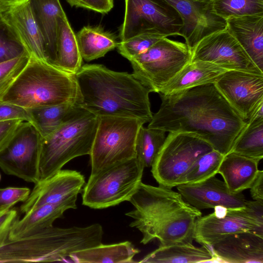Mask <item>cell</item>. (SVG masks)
I'll list each match as a JSON object with an SVG mask.
<instances>
[{
	"label": "cell",
	"instance_id": "cell-11",
	"mask_svg": "<svg viewBox=\"0 0 263 263\" xmlns=\"http://www.w3.org/2000/svg\"><path fill=\"white\" fill-rule=\"evenodd\" d=\"M212 149L210 144L195 135L168 133L151 166V172L159 185L169 188L177 186L182 184L194 161Z\"/></svg>",
	"mask_w": 263,
	"mask_h": 263
},
{
	"label": "cell",
	"instance_id": "cell-4",
	"mask_svg": "<svg viewBox=\"0 0 263 263\" xmlns=\"http://www.w3.org/2000/svg\"><path fill=\"white\" fill-rule=\"evenodd\" d=\"M102 227L53 226L8 240L0 246V263L63 261L76 251L102 243Z\"/></svg>",
	"mask_w": 263,
	"mask_h": 263
},
{
	"label": "cell",
	"instance_id": "cell-38",
	"mask_svg": "<svg viewBox=\"0 0 263 263\" xmlns=\"http://www.w3.org/2000/svg\"><path fill=\"white\" fill-rule=\"evenodd\" d=\"M30 190L26 187H7L0 189V212L9 210L15 204L24 202Z\"/></svg>",
	"mask_w": 263,
	"mask_h": 263
},
{
	"label": "cell",
	"instance_id": "cell-18",
	"mask_svg": "<svg viewBox=\"0 0 263 263\" xmlns=\"http://www.w3.org/2000/svg\"><path fill=\"white\" fill-rule=\"evenodd\" d=\"M1 18L29 55L49 62L44 40L29 0H10L8 10Z\"/></svg>",
	"mask_w": 263,
	"mask_h": 263
},
{
	"label": "cell",
	"instance_id": "cell-40",
	"mask_svg": "<svg viewBox=\"0 0 263 263\" xmlns=\"http://www.w3.org/2000/svg\"><path fill=\"white\" fill-rule=\"evenodd\" d=\"M21 119L31 123L28 110L14 104L0 102V121Z\"/></svg>",
	"mask_w": 263,
	"mask_h": 263
},
{
	"label": "cell",
	"instance_id": "cell-20",
	"mask_svg": "<svg viewBox=\"0 0 263 263\" xmlns=\"http://www.w3.org/2000/svg\"><path fill=\"white\" fill-rule=\"evenodd\" d=\"M217 261L263 263V235L242 232L225 236L210 246Z\"/></svg>",
	"mask_w": 263,
	"mask_h": 263
},
{
	"label": "cell",
	"instance_id": "cell-1",
	"mask_svg": "<svg viewBox=\"0 0 263 263\" xmlns=\"http://www.w3.org/2000/svg\"><path fill=\"white\" fill-rule=\"evenodd\" d=\"M159 95L160 106L147 127L195 135L224 156L247 124L215 83Z\"/></svg>",
	"mask_w": 263,
	"mask_h": 263
},
{
	"label": "cell",
	"instance_id": "cell-3",
	"mask_svg": "<svg viewBox=\"0 0 263 263\" xmlns=\"http://www.w3.org/2000/svg\"><path fill=\"white\" fill-rule=\"evenodd\" d=\"M79 104L98 117L133 118L149 122L151 91L132 74L102 65L82 66L75 74Z\"/></svg>",
	"mask_w": 263,
	"mask_h": 263
},
{
	"label": "cell",
	"instance_id": "cell-25",
	"mask_svg": "<svg viewBox=\"0 0 263 263\" xmlns=\"http://www.w3.org/2000/svg\"><path fill=\"white\" fill-rule=\"evenodd\" d=\"M77 208L74 202L42 205L25 214L22 219H16L11 228L8 240H14L51 227L55 220L63 217L66 210Z\"/></svg>",
	"mask_w": 263,
	"mask_h": 263
},
{
	"label": "cell",
	"instance_id": "cell-10",
	"mask_svg": "<svg viewBox=\"0 0 263 263\" xmlns=\"http://www.w3.org/2000/svg\"><path fill=\"white\" fill-rule=\"evenodd\" d=\"M214 209V212L195 221L193 238L199 244L210 247L225 236L242 232L263 235V200L247 201L239 209Z\"/></svg>",
	"mask_w": 263,
	"mask_h": 263
},
{
	"label": "cell",
	"instance_id": "cell-45",
	"mask_svg": "<svg viewBox=\"0 0 263 263\" xmlns=\"http://www.w3.org/2000/svg\"><path fill=\"white\" fill-rule=\"evenodd\" d=\"M192 1L201 3H203V4H209L211 1V0H192Z\"/></svg>",
	"mask_w": 263,
	"mask_h": 263
},
{
	"label": "cell",
	"instance_id": "cell-31",
	"mask_svg": "<svg viewBox=\"0 0 263 263\" xmlns=\"http://www.w3.org/2000/svg\"><path fill=\"white\" fill-rule=\"evenodd\" d=\"M230 152L259 162L263 158V119L247 121Z\"/></svg>",
	"mask_w": 263,
	"mask_h": 263
},
{
	"label": "cell",
	"instance_id": "cell-15",
	"mask_svg": "<svg viewBox=\"0 0 263 263\" xmlns=\"http://www.w3.org/2000/svg\"><path fill=\"white\" fill-rule=\"evenodd\" d=\"M85 184L84 176L74 170H60L34 184L28 198L20 206L24 214L46 204L76 203L78 194Z\"/></svg>",
	"mask_w": 263,
	"mask_h": 263
},
{
	"label": "cell",
	"instance_id": "cell-26",
	"mask_svg": "<svg viewBox=\"0 0 263 263\" xmlns=\"http://www.w3.org/2000/svg\"><path fill=\"white\" fill-rule=\"evenodd\" d=\"M216 260L209 246L202 245V247H198L192 243H176L160 245L158 249L146 255L139 262L194 263L211 262Z\"/></svg>",
	"mask_w": 263,
	"mask_h": 263
},
{
	"label": "cell",
	"instance_id": "cell-43",
	"mask_svg": "<svg viewBox=\"0 0 263 263\" xmlns=\"http://www.w3.org/2000/svg\"><path fill=\"white\" fill-rule=\"evenodd\" d=\"M251 197L254 200H263V171L259 170L250 187Z\"/></svg>",
	"mask_w": 263,
	"mask_h": 263
},
{
	"label": "cell",
	"instance_id": "cell-2",
	"mask_svg": "<svg viewBox=\"0 0 263 263\" xmlns=\"http://www.w3.org/2000/svg\"><path fill=\"white\" fill-rule=\"evenodd\" d=\"M128 201L135 210L125 215L134 219L129 226L142 233L141 243L156 239L163 246L192 243L195 221L202 213L179 192L141 182Z\"/></svg>",
	"mask_w": 263,
	"mask_h": 263
},
{
	"label": "cell",
	"instance_id": "cell-8",
	"mask_svg": "<svg viewBox=\"0 0 263 263\" xmlns=\"http://www.w3.org/2000/svg\"><path fill=\"white\" fill-rule=\"evenodd\" d=\"M144 168L135 157L90 176L83 189L82 204L102 209L128 201L142 182Z\"/></svg>",
	"mask_w": 263,
	"mask_h": 263
},
{
	"label": "cell",
	"instance_id": "cell-32",
	"mask_svg": "<svg viewBox=\"0 0 263 263\" xmlns=\"http://www.w3.org/2000/svg\"><path fill=\"white\" fill-rule=\"evenodd\" d=\"M164 130L141 126L136 141V157L144 167H151L163 146L166 136Z\"/></svg>",
	"mask_w": 263,
	"mask_h": 263
},
{
	"label": "cell",
	"instance_id": "cell-42",
	"mask_svg": "<svg viewBox=\"0 0 263 263\" xmlns=\"http://www.w3.org/2000/svg\"><path fill=\"white\" fill-rule=\"evenodd\" d=\"M17 216V211L14 209H9L0 216V246L8 240L11 228Z\"/></svg>",
	"mask_w": 263,
	"mask_h": 263
},
{
	"label": "cell",
	"instance_id": "cell-6",
	"mask_svg": "<svg viewBox=\"0 0 263 263\" xmlns=\"http://www.w3.org/2000/svg\"><path fill=\"white\" fill-rule=\"evenodd\" d=\"M98 122L99 117L88 112L62 125L48 135L41 137L40 180L50 177L73 158L89 155Z\"/></svg>",
	"mask_w": 263,
	"mask_h": 263
},
{
	"label": "cell",
	"instance_id": "cell-21",
	"mask_svg": "<svg viewBox=\"0 0 263 263\" xmlns=\"http://www.w3.org/2000/svg\"><path fill=\"white\" fill-rule=\"evenodd\" d=\"M225 21L227 29L263 72V14L230 17Z\"/></svg>",
	"mask_w": 263,
	"mask_h": 263
},
{
	"label": "cell",
	"instance_id": "cell-36",
	"mask_svg": "<svg viewBox=\"0 0 263 263\" xmlns=\"http://www.w3.org/2000/svg\"><path fill=\"white\" fill-rule=\"evenodd\" d=\"M30 58L26 53L0 64V102L15 79L27 65Z\"/></svg>",
	"mask_w": 263,
	"mask_h": 263
},
{
	"label": "cell",
	"instance_id": "cell-7",
	"mask_svg": "<svg viewBox=\"0 0 263 263\" xmlns=\"http://www.w3.org/2000/svg\"><path fill=\"white\" fill-rule=\"evenodd\" d=\"M145 123L137 118L99 117L89 155L90 176L136 157L137 136Z\"/></svg>",
	"mask_w": 263,
	"mask_h": 263
},
{
	"label": "cell",
	"instance_id": "cell-9",
	"mask_svg": "<svg viewBox=\"0 0 263 263\" xmlns=\"http://www.w3.org/2000/svg\"><path fill=\"white\" fill-rule=\"evenodd\" d=\"M191 59V51L185 43L165 37L129 61L134 77L151 92L158 93Z\"/></svg>",
	"mask_w": 263,
	"mask_h": 263
},
{
	"label": "cell",
	"instance_id": "cell-29",
	"mask_svg": "<svg viewBox=\"0 0 263 263\" xmlns=\"http://www.w3.org/2000/svg\"><path fill=\"white\" fill-rule=\"evenodd\" d=\"M140 250L126 241L111 245L102 243L71 253L69 258L78 263H130Z\"/></svg>",
	"mask_w": 263,
	"mask_h": 263
},
{
	"label": "cell",
	"instance_id": "cell-47",
	"mask_svg": "<svg viewBox=\"0 0 263 263\" xmlns=\"http://www.w3.org/2000/svg\"><path fill=\"white\" fill-rule=\"evenodd\" d=\"M1 175H0V180H1Z\"/></svg>",
	"mask_w": 263,
	"mask_h": 263
},
{
	"label": "cell",
	"instance_id": "cell-44",
	"mask_svg": "<svg viewBox=\"0 0 263 263\" xmlns=\"http://www.w3.org/2000/svg\"><path fill=\"white\" fill-rule=\"evenodd\" d=\"M10 4V0H0V17L6 12Z\"/></svg>",
	"mask_w": 263,
	"mask_h": 263
},
{
	"label": "cell",
	"instance_id": "cell-33",
	"mask_svg": "<svg viewBox=\"0 0 263 263\" xmlns=\"http://www.w3.org/2000/svg\"><path fill=\"white\" fill-rule=\"evenodd\" d=\"M213 13L223 20L245 15L263 14V0H211Z\"/></svg>",
	"mask_w": 263,
	"mask_h": 263
},
{
	"label": "cell",
	"instance_id": "cell-12",
	"mask_svg": "<svg viewBox=\"0 0 263 263\" xmlns=\"http://www.w3.org/2000/svg\"><path fill=\"white\" fill-rule=\"evenodd\" d=\"M125 4L120 41L155 28L181 36L179 16L161 0H125Z\"/></svg>",
	"mask_w": 263,
	"mask_h": 263
},
{
	"label": "cell",
	"instance_id": "cell-35",
	"mask_svg": "<svg viewBox=\"0 0 263 263\" xmlns=\"http://www.w3.org/2000/svg\"><path fill=\"white\" fill-rule=\"evenodd\" d=\"M175 35L159 29L149 30L126 41L119 42L118 52L128 60L146 51L161 39Z\"/></svg>",
	"mask_w": 263,
	"mask_h": 263
},
{
	"label": "cell",
	"instance_id": "cell-17",
	"mask_svg": "<svg viewBox=\"0 0 263 263\" xmlns=\"http://www.w3.org/2000/svg\"><path fill=\"white\" fill-rule=\"evenodd\" d=\"M179 16L181 36L191 50L203 37L226 27V21L213 13L208 4L192 0H161Z\"/></svg>",
	"mask_w": 263,
	"mask_h": 263
},
{
	"label": "cell",
	"instance_id": "cell-30",
	"mask_svg": "<svg viewBox=\"0 0 263 263\" xmlns=\"http://www.w3.org/2000/svg\"><path fill=\"white\" fill-rule=\"evenodd\" d=\"M76 37L82 59L88 62L104 57L119 44L112 33L100 26H84Z\"/></svg>",
	"mask_w": 263,
	"mask_h": 263
},
{
	"label": "cell",
	"instance_id": "cell-13",
	"mask_svg": "<svg viewBox=\"0 0 263 263\" xmlns=\"http://www.w3.org/2000/svg\"><path fill=\"white\" fill-rule=\"evenodd\" d=\"M41 136L30 122L24 121L9 144L0 153V167L7 175L28 182L40 180L39 159Z\"/></svg>",
	"mask_w": 263,
	"mask_h": 263
},
{
	"label": "cell",
	"instance_id": "cell-28",
	"mask_svg": "<svg viewBox=\"0 0 263 263\" xmlns=\"http://www.w3.org/2000/svg\"><path fill=\"white\" fill-rule=\"evenodd\" d=\"M57 57L55 65L61 69L76 74L82 67V58L78 42L66 14L57 18Z\"/></svg>",
	"mask_w": 263,
	"mask_h": 263
},
{
	"label": "cell",
	"instance_id": "cell-22",
	"mask_svg": "<svg viewBox=\"0 0 263 263\" xmlns=\"http://www.w3.org/2000/svg\"><path fill=\"white\" fill-rule=\"evenodd\" d=\"M228 70L209 62H189L168 81L158 93L170 95L190 88L215 83Z\"/></svg>",
	"mask_w": 263,
	"mask_h": 263
},
{
	"label": "cell",
	"instance_id": "cell-24",
	"mask_svg": "<svg viewBox=\"0 0 263 263\" xmlns=\"http://www.w3.org/2000/svg\"><path fill=\"white\" fill-rule=\"evenodd\" d=\"M29 2L44 40L48 62L55 65L57 18L65 13L59 0H29Z\"/></svg>",
	"mask_w": 263,
	"mask_h": 263
},
{
	"label": "cell",
	"instance_id": "cell-37",
	"mask_svg": "<svg viewBox=\"0 0 263 263\" xmlns=\"http://www.w3.org/2000/svg\"><path fill=\"white\" fill-rule=\"evenodd\" d=\"M26 53L22 44L0 17V64Z\"/></svg>",
	"mask_w": 263,
	"mask_h": 263
},
{
	"label": "cell",
	"instance_id": "cell-19",
	"mask_svg": "<svg viewBox=\"0 0 263 263\" xmlns=\"http://www.w3.org/2000/svg\"><path fill=\"white\" fill-rule=\"evenodd\" d=\"M183 199L198 210L222 206L228 209L244 208L247 200L241 193H232L224 181L215 176L195 183L177 185Z\"/></svg>",
	"mask_w": 263,
	"mask_h": 263
},
{
	"label": "cell",
	"instance_id": "cell-34",
	"mask_svg": "<svg viewBox=\"0 0 263 263\" xmlns=\"http://www.w3.org/2000/svg\"><path fill=\"white\" fill-rule=\"evenodd\" d=\"M223 157L214 149L201 155L187 171L182 184L197 183L215 176Z\"/></svg>",
	"mask_w": 263,
	"mask_h": 263
},
{
	"label": "cell",
	"instance_id": "cell-27",
	"mask_svg": "<svg viewBox=\"0 0 263 263\" xmlns=\"http://www.w3.org/2000/svg\"><path fill=\"white\" fill-rule=\"evenodd\" d=\"M31 123L42 137L51 134L62 125L88 112L78 103H65L27 109Z\"/></svg>",
	"mask_w": 263,
	"mask_h": 263
},
{
	"label": "cell",
	"instance_id": "cell-14",
	"mask_svg": "<svg viewBox=\"0 0 263 263\" xmlns=\"http://www.w3.org/2000/svg\"><path fill=\"white\" fill-rule=\"evenodd\" d=\"M191 51V62H206L228 70L263 75L226 27L203 37Z\"/></svg>",
	"mask_w": 263,
	"mask_h": 263
},
{
	"label": "cell",
	"instance_id": "cell-46",
	"mask_svg": "<svg viewBox=\"0 0 263 263\" xmlns=\"http://www.w3.org/2000/svg\"><path fill=\"white\" fill-rule=\"evenodd\" d=\"M5 212H0V216Z\"/></svg>",
	"mask_w": 263,
	"mask_h": 263
},
{
	"label": "cell",
	"instance_id": "cell-5",
	"mask_svg": "<svg viewBox=\"0 0 263 263\" xmlns=\"http://www.w3.org/2000/svg\"><path fill=\"white\" fill-rule=\"evenodd\" d=\"M79 100L75 74L30 55L27 65L1 102L30 109L65 103L79 104Z\"/></svg>",
	"mask_w": 263,
	"mask_h": 263
},
{
	"label": "cell",
	"instance_id": "cell-16",
	"mask_svg": "<svg viewBox=\"0 0 263 263\" xmlns=\"http://www.w3.org/2000/svg\"><path fill=\"white\" fill-rule=\"evenodd\" d=\"M215 84L229 103L246 121L263 102V75L228 70Z\"/></svg>",
	"mask_w": 263,
	"mask_h": 263
},
{
	"label": "cell",
	"instance_id": "cell-41",
	"mask_svg": "<svg viewBox=\"0 0 263 263\" xmlns=\"http://www.w3.org/2000/svg\"><path fill=\"white\" fill-rule=\"evenodd\" d=\"M71 7H81L102 14L109 12L114 7V0H66Z\"/></svg>",
	"mask_w": 263,
	"mask_h": 263
},
{
	"label": "cell",
	"instance_id": "cell-23",
	"mask_svg": "<svg viewBox=\"0 0 263 263\" xmlns=\"http://www.w3.org/2000/svg\"><path fill=\"white\" fill-rule=\"evenodd\" d=\"M259 161L234 152L224 156L218 168L229 191L233 194L242 193L250 188L258 172Z\"/></svg>",
	"mask_w": 263,
	"mask_h": 263
},
{
	"label": "cell",
	"instance_id": "cell-39",
	"mask_svg": "<svg viewBox=\"0 0 263 263\" xmlns=\"http://www.w3.org/2000/svg\"><path fill=\"white\" fill-rule=\"evenodd\" d=\"M24 121L21 119L0 121V153L9 144Z\"/></svg>",
	"mask_w": 263,
	"mask_h": 263
}]
</instances>
